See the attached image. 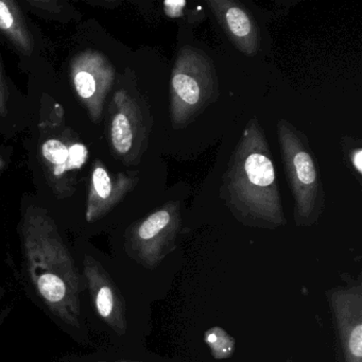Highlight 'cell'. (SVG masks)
I'll list each match as a JSON object with an SVG mask.
<instances>
[{
  "label": "cell",
  "instance_id": "cell-1",
  "mask_svg": "<svg viewBox=\"0 0 362 362\" xmlns=\"http://www.w3.org/2000/svg\"><path fill=\"white\" fill-rule=\"evenodd\" d=\"M220 197L245 226L274 230L287 224L270 146L256 117L247 122L230 156Z\"/></svg>",
  "mask_w": 362,
  "mask_h": 362
},
{
  "label": "cell",
  "instance_id": "cell-2",
  "mask_svg": "<svg viewBox=\"0 0 362 362\" xmlns=\"http://www.w3.org/2000/svg\"><path fill=\"white\" fill-rule=\"evenodd\" d=\"M22 277L31 300L62 332L78 344H90L82 313L83 281L75 252L62 245H27Z\"/></svg>",
  "mask_w": 362,
  "mask_h": 362
},
{
  "label": "cell",
  "instance_id": "cell-3",
  "mask_svg": "<svg viewBox=\"0 0 362 362\" xmlns=\"http://www.w3.org/2000/svg\"><path fill=\"white\" fill-rule=\"evenodd\" d=\"M83 281L82 313L90 334L103 337L113 344L131 334L130 300L122 279L111 258L88 245L75 249Z\"/></svg>",
  "mask_w": 362,
  "mask_h": 362
},
{
  "label": "cell",
  "instance_id": "cell-4",
  "mask_svg": "<svg viewBox=\"0 0 362 362\" xmlns=\"http://www.w3.org/2000/svg\"><path fill=\"white\" fill-rule=\"evenodd\" d=\"M277 139L293 198L294 221L298 226H315L325 207V192L308 141L286 119L277 122Z\"/></svg>",
  "mask_w": 362,
  "mask_h": 362
},
{
  "label": "cell",
  "instance_id": "cell-5",
  "mask_svg": "<svg viewBox=\"0 0 362 362\" xmlns=\"http://www.w3.org/2000/svg\"><path fill=\"white\" fill-rule=\"evenodd\" d=\"M219 94V80L211 59L199 48H181L170 80V119L173 128H187L218 100Z\"/></svg>",
  "mask_w": 362,
  "mask_h": 362
},
{
  "label": "cell",
  "instance_id": "cell-6",
  "mask_svg": "<svg viewBox=\"0 0 362 362\" xmlns=\"http://www.w3.org/2000/svg\"><path fill=\"white\" fill-rule=\"evenodd\" d=\"M181 226V205L169 201L128 230L118 257L112 259L122 257L130 266L156 270L177 247Z\"/></svg>",
  "mask_w": 362,
  "mask_h": 362
},
{
  "label": "cell",
  "instance_id": "cell-7",
  "mask_svg": "<svg viewBox=\"0 0 362 362\" xmlns=\"http://www.w3.org/2000/svg\"><path fill=\"white\" fill-rule=\"evenodd\" d=\"M344 362H362V285L334 288L327 293Z\"/></svg>",
  "mask_w": 362,
  "mask_h": 362
},
{
  "label": "cell",
  "instance_id": "cell-8",
  "mask_svg": "<svg viewBox=\"0 0 362 362\" xmlns=\"http://www.w3.org/2000/svg\"><path fill=\"white\" fill-rule=\"evenodd\" d=\"M207 5L235 47L245 56H256L259 35L251 13L233 0H211Z\"/></svg>",
  "mask_w": 362,
  "mask_h": 362
},
{
  "label": "cell",
  "instance_id": "cell-9",
  "mask_svg": "<svg viewBox=\"0 0 362 362\" xmlns=\"http://www.w3.org/2000/svg\"><path fill=\"white\" fill-rule=\"evenodd\" d=\"M112 143L116 151L122 156L131 153L135 144V130L130 115L119 112L114 116L112 122Z\"/></svg>",
  "mask_w": 362,
  "mask_h": 362
},
{
  "label": "cell",
  "instance_id": "cell-10",
  "mask_svg": "<svg viewBox=\"0 0 362 362\" xmlns=\"http://www.w3.org/2000/svg\"><path fill=\"white\" fill-rule=\"evenodd\" d=\"M205 342L215 359L230 358L235 351V340L221 327L211 328L205 332Z\"/></svg>",
  "mask_w": 362,
  "mask_h": 362
},
{
  "label": "cell",
  "instance_id": "cell-11",
  "mask_svg": "<svg viewBox=\"0 0 362 362\" xmlns=\"http://www.w3.org/2000/svg\"><path fill=\"white\" fill-rule=\"evenodd\" d=\"M58 362H147L145 360L134 359V358L122 357L117 354L110 351H92L86 355H71L63 358Z\"/></svg>",
  "mask_w": 362,
  "mask_h": 362
},
{
  "label": "cell",
  "instance_id": "cell-12",
  "mask_svg": "<svg viewBox=\"0 0 362 362\" xmlns=\"http://www.w3.org/2000/svg\"><path fill=\"white\" fill-rule=\"evenodd\" d=\"M42 150L44 158L56 166L65 164L69 160V148L57 139H49L44 143Z\"/></svg>",
  "mask_w": 362,
  "mask_h": 362
},
{
  "label": "cell",
  "instance_id": "cell-13",
  "mask_svg": "<svg viewBox=\"0 0 362 362\" xmlns=\"http://www.w3.org/2000/svg\"><path fill=\"white\" fill-rule=\"evenodd\" d=\"M93 183H94L95 190L101 199L110 198L113 192V186L105 169L99 167L94 171Z\"/></svg>",
  "mask_w": 362,
  "mask_h": 362
},
{
  "label": "cell",
  "instance_id": "cell-14",
  "mask_svg": "<svg viewBox=\"0 0 362 362\" xmlns=\"http://www.w3.org/2000/svg\"><path fill=\"white\" fill-rule=\"evenodd\" d=\"M76 90L82 98H90L96 92L94 77L86 71H80L75 77Z\"/></svg>",
  "mask_w": 362,
  "mask_h": 362
},
{
  "label": "cell",
  "instance_id": "cell-15",
  "mask_svg": "<svg viewBox=\"0 0 362 362\" xmlns=\"http://www.w3.org/2000/svg\"><path fill=\"white\" fill-rule=\"evenodd\" d=\"M88 158V150L81 144H76L69 149V160L65 163L67 169H79Z\"/></svg>",
  "mask_w": 362,
  "mask_h": 362
},
{
  "label": "cell",
  "instance_id": "cell-16",
  "mask_svg": "<svg viewBox=\"0 0 362 362\" xmlns=\"http://www.w3.org/2000/svg\"><path fill=\"white\" fill-rule=\"evenodd\" d=\"M13 23L14 18L9 8L4 1H0V29L7 30V29L11 28Z\"/></svg>",
  "mask_w": 362,
  "mask_h": 362
},
{
  "label": "cell",
  "instance_id": "cell-17",
  "mask_svg": "<svg viewBox=\"0 0 362 362\" xmlns=\"http://www.w3.org/2000/svg\"><path fill=\"white\" fill-rule=\"evenodd\" d=\"M349 160H351V165H353L354 170L358 175H362V150L361 148H356L349 154Z\"/></svg>",
  "mask_w": 362,
  "mask_h": 362
}]
</instances>
